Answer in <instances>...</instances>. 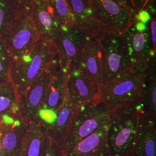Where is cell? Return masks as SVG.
Returning <instances> with one entry per match:
<instances>
[{
  "label": "cell",
  "mask_w": 156,
  "mask_h": 156,
  "mask_svg": "<svg viewBox=\"0 0 156 156\" xmlns=\"http://www.w3.org/2000/svg\"><path fill=\"white\" fill-rule=\"evenodd\" d=\"M150 35L152 50L154 53H156V19L151 17L150 20Z\"/></svg>",
  "instance_id": "4316f807"
},
{
  "label": "cell",
  "mask_w": 156,
  "mask_h": 156,
  "mask_svg": "<svg viewBox=\"0 0 156 156\" xmlns=\"http://www.w3.org/2000/svg\"><path fill=\"white\" fill-rule=\"evenodd\" d=\"M141 109L138 104L117 109L111 113L107 132L111 156H131Z\"/></svg>",
  "instance_id": "3957f363"
},
{
  "label": "cell",
  "mask_w": 156,
  "mask_h": 156,
  "mask_svg": "<svg viewBox=\"0 0 156 156\" xmlns=\"http://www.w3.org/2000/svg\"><path fill=\"white\" fill-rule=\"evenodd\" d=\"M98 39L101 49L102 84H106L130 70L133 63L121 34H102Z\"/></svg>",
  "instance_id": "5b68a950"
},
{
  "label": "cell",
  "mask_w": 156,
  "mask_h": 156,
  "mask_svg": "<svg viewBox=\"0 0 156 156\" xmlns=\"http://www.w3.org/2000/svg\"><path fill=\"white\" fill-rule=\"evenodd\" d=\"M21 117L16 91L11 80L0 83V118Z\"/></svg>",
  "instance_id": "7402d4cb"
},
{
  "label": "cell",
  "mask_w": 156,
  "mask_h": 156,
  "mask_svg": "<svg viewBox=\"0 0 156 156\" xmlns=\"http://www.w3.org/2000/svg\"><path fill=\"white\" fill-rule=\"evenodd\" d=\"M79 68L95 84H102L101 49L97 38H90L84 45Z\"/></svg>",
  "instance_id": "e0dca14e"
},
{
  "label": "cell",
  "mask_w": 156,
  "mask_h": 156,
  "mask_svg": "<svg viewBox=\"0 0 156 156\" xmlns=\"http://www.w3.org/2000/svg\"><path fill=\"white\" fill-rule=\"evenodd\" d=\"M147 68H135L106 84H101L98 100L110 112L124 106L140 104L142 93L147 76Z\"/></svg>",
  "instance_id": "7a4b0ae2"
},
{
  "label": "cell",
  "mask_w": 156,
  "mask_h": 156,
  "mask_svg": "<svg viewBox=\"0 0 156 156\" xmlns=\"http://www.w3.org/2000/svg\"><path fill=\"white\" fill-rule=\"evenodd\" d=\"M151 16L150 12L147 9L144 8L136 16V20L140 22L143 23L144 24H147L151 20Z\"/></svg>",
  "instance_id": "f1b7e54d"
},
{
  "label": "cell",
  "mask_w": 156,
  "mask_h": 156,
  "mask_svg": "<svg viewBox=\"0 0 156 156\" xmlns=\"http://www.w3.org/2000/svg\"><path fill=\"white\" fill-rule=\"evenodd\" d=\"M30 15L41 38L55 42L59 37L60 26L47 0H30Z\"/></svg>",
  "instance_id": "4fadbf2b"
},
{
  "label": "cell",
  "mask_w": 156,
  "mask_h": 156,
  "mask_svg": "<svg viewBox=\"0 0 156 156\" xmlns=\"http://www.w3.org/2000/svg\"><path fill=\"white\" fill-rule=\"evenodd\" d=\"M92 15L101 34H122L134 22L136 15L120 0H89Z\"/></svg>",
  "instance_id": "8992f818"
},
{
  "label": "cell",
  "mask_w": 156,
  "mask_h": 156,
  "mask_svg": "<svg viewBox=\"0 0 156 156\" xmlns=\"http://www.w3.org/2000/svg\"><path fill=\"white\" fill-rule=\"evenodd\" d=\"M120 1L123 3L124 5H125L127 8H128L130 10H131L132 11L134 12V9H133V7L132 4H131V0H120Z\"/></svg>",
  "instance_id": "f546056e"
},
{
  "label": "cell",
  "mask_w": 156,
  "mask_h": 156,
  "mask_svg": "<svg viewBox=\"0 0 156 156\" xmlns=\"http://www.w3.org/2000/svg\"><path fill=\"white\" fill-rule=\"evenodd\" d=\"M0 156H2L1 153V134L0 133Z\"/></svg>",
  "instance_id": "4dcf8cb0"
},
{
  "label": "cell",
  "mask_w": 156,
  "mask_h": 156,
  "mask_svg": "<svg viewBox=\"0 0 156 156\" xmlns=\"http://www.w3.org/2000/svg\"><path fill=\"white\" fill-rule=\"evenodd\" d=\"M110 117L109 108L98 100L78 108L62 145V151L108 126Z\"/></svg>",
  "instance_id": "277c9868"
},
{
  "label": "cell",
  "mask_w": 156,
  "mask_h": 156,
  "mask_svg": "<svg viewBox=\"0 0 156 156\" xmlns=\"http://www.w3.org/2000/svg\"><path fill=\"white\" fill-rule=\"evenodd\" d=\"M26 124L19 156H44L48 138L45 125L41 121Z\"/></svg>",
  "instance_id": "ac0fdd59"
},
{
  "label": "cell",
  "mask_w": 156,
  "mask_h": 156,
  "mask_svg": "<svg viewBox=\"0 0 156 156\" xmlns=\"http://www.w3.org/2000/svg\"><path fill=\"white\" fill-rule=\"evenodd\" d=\"M149 28L140 32L133 23L121 34L128 48L129 55L135 68H147L151 60L156 58L152 50Z\"/></svg>",
  "instance_id": "8fae6325"
},
{
  "label": "cell",
  "mask_w": 156,
  "mask_h": 156,
  "mask_svg": "<svg viewBox=\"0 0 156 156\" xmlns=\"http://www.w3.org/2000/svg\"><path fill=\"white\" fill-rule=\"evenodd\" d=\"M66 1L71 9L75 25L92 37L98 38L102 34L93 19L89 0Z\"/></svg>",
  "instance_id": "ffe728a7"
},
{
  "label": "cell",
  "mask_w": 156,
  "mask_h": 156,
  "mask_svg": "<svg viewBox=\"0 0 156 156\" xmlns=\"http://www.w3.org/2000/svg\"><path fill=\"white\" fill-rule=\"evenodd\" d=\"M60 66L58 57L37 78L19 99L20 116L26 124L41 121L39 113L51 79Z\"/></svg>",
  "instance_id": "ba28073f"
},
{
  "label": "cell",
  "mask_w": 156,
  "mask_h": 156,
  "mask_svg": "<svg viewBox=\"0 0 156 156\" xmlns=\"http://www.w3.org/2000/svg\"><path fill=\"white\" fill-rule=\"evenodd\" d=\"M26 126L22 118H0L2 156H19Z\"/></svg>",
  "instance_id": "9a60e30c"
},
{
  "label": "cell",
  "mask_w": 156,
  "mask_h": 156,
  "mask_svg": "<svg viewBox=\"0 0 156 156\" xmlns=\"http://www.w3.org/2000/svg\"><path fill=\"white\" fill-rule=\"evenodd\" d=\"M91 37L75 24L68 28L61 27L59 37L54 44L58 51L60 66L65 74L79 67L84 45Z\"/></svg>",
  "instance_id": "9c48e42d"
},
{
  "label": "cell",
  "mask_w": 156,
  "mask_h": 156,
  "mask_svg": "<svg viewBox=\"0 0 156 156\" xmlns=\"http://www.w3.org/2000/svg\"><path fill=\"white\" fill-rule=\"evenodd\" d=\"M155 59L151 60L148 67L147 76L142 93L140 105L142 110L156 118V76Z\"/></svg>",
  "instance_id": "44dd1931"
},
{
  "label": "cell",
  "mask_w": 156,
  "mask_h": 156,
  "mask_svg": "<svg viewBox=\"0 0 156 156\" xmlns=\"http://www.w3.org/2000/svg\"><path fill=\"white\" fill-rule=\"evenodd\" d=\"M44 156H62L61 146L48 137Z\"/></svg>",
  "instance_id": "484cf974"
},
{
  "label": "cell",
  "mask_w": 156,
  "mask_h": 156,
  "mask_svg": "<svg viewBox=\"0 0 156 156\" xmlns=\"http://www.w3.org/2000/svg\"><path fill=\"white\" fill-rule=\"evenodd\" d=\"M1 39L10 60L30 51L41 39L28 10L22 12L12 23Z\"/></svg>",
  "instance_id": "52a82bcc"
},
{
  "label": "cell",
  "mask_w": 156,
  "mask_h": 156,
  "mask_svg": "<svg viewBox=\"0 0 156 156\" xmlns=\"http://www.w3.org/2000/svg\"><path fill=\"white\" fill-rule=\"evenodd\" d=\"M9 67L10 59L3 41L0 38V83L10 80Z\"/></svg>",
  "instance_id": "d4e9b609"
},
{
  "label": "cell",
  "mask_w": 156,
  "mask_h": 156,
  "mask_svg": "<svg viewBox=\"0 0 156 156\" xmlns=\"http://www.w3.org/2000/svg\"><path fill=\"white\" fill-rule=\"evenodd\" d=\"M28 8L19 0H0V38L16 17Z\"/></svg>",
  "instance_id": "603a6c76"
},
{
  "label": "cell",
  "mask_w": 156,
  "mask_h": 156,
  "mask_svg": "<svg viewBox=\"0 0 156 156\" xmlns=\"http://www.w3.org/2000/svg\"><path fill=\"white\" fill-rule=\"evenodd\" d=\"M77 109L73 107L67 95L62 106L56 112L54 121L46 127V132L48 137L61 147Z\"/></svg>",
  "instance_id": "d6986e66"
},
{
  "label": "cell",
  "mask_w": 156,
  "mask_h": 156,
  "mask_svg": "<svg viewBox=\"0 0 156 156\" xmlns=\"http://www.w3.org/2000/svg\"><path fill=\"white\" fill-rule=\"evenodd\" d=\"M66 75L67 95L75 109L98 100L100 86L93 82L79 67L73 68Z\"/></svg>",
  "instance_id": "30bf717a"
},
{
  "label": "cell",
  "mask_w": 156,
  "mask_h": 156,
  "mask_svg": "<svg viewBox=\"0 0 156 156\" xmlns=\"http://www.w3.org/2000/svg\"><path fill=\"white\" fill-rule=\"evenodd\" d=\"M66 82L67 75L62 71L60 66L51 79L39 113V120L45 127L54 121L56 112L67 97Z\"/></svg>",
  "instance_id": "7c38bea8"
},
{
  "label": "cell",
  "mask_w": 156,
  "mask_h": 156,
  "mask_svg": "<svg viewBox=\"0 0 156 156\" xmlns=\"http://www.w3.org/2000/svg\"><path fill=\"white\" fill-rule=\"evenodd\" d=\"M60 27L68 28L75 24L72 13L66 0H47Z\"/></svg>",
  "instance_id": "cb8c5ba5"
},
{
  "label": "cell",
  "mask_w": 156,
  "mask_h": 156,
  "mask_svg": "<svg viewBox=\"0 0 156 156\" xmlns=\"http://www.w3.org/2000/svg\"><path fill=\"white\" fill-rule=\"evenodd\" d=\"M131 156H156V118L142 109Z\"/></svg>",
  "instance_id": "5bb4252c"
},
{
  "label": "cell",
  "mask_w": 156,
  "mask_h": 156,
  "mask_svg": "<svg viewBox=\"0 0 156 156\" xmlns=\"http://www.w3.org/2000/svg\"><path fill=\"white\" fill-rule=\"evenodd\" d=\"M108 126L98 129L66 149L62 156H111L107 141Z\"/></svg>",
  "instance_id": "2e32d148"
},
{
  "label": "cell",
  "mask_w": 156,
  "mask_h": 156,
  "mask_svg": "<svg viewBox=\"0 0 156 156\" xmlns=\"http://www.w3.org/2000/svg\"><path fill=\"white\" fill-rule=\"evenodd\" d=\"M149 1L150 0H131L134 13L136 16L140 12L145 8Z\"/></svg>",
  "instance_id": "83f0119b"
},
{
  "label": "cell",
  "mask_w": 156,
  "mask_h": 156,
  "mask_svg": "<svg viewBox=\"0 0 156 156\" xmlns=\"http://www.w3.org/2000/svg\"><path fill=\"white\" fill-rule=\"evenodd\" d=\"M57 57L55 44L41 39L30 51L17 59L10 60L9 78L19 99Z\"/></svg>",
  "instance_id": "6da1fadb"
}]
</instances>
